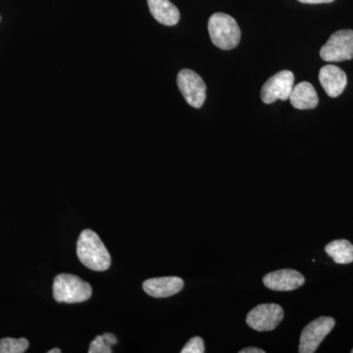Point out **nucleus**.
Returning a JSON list of instances; mask_svg holds the SVG:
<instances>
[{
    "label": "nucleus",
    "mask_w": 353,
    "mask_h": 353,
    "mask_svg": "<svg viewBox=\"0 0 353 353\" xmlns=\"http://www.w3.org/2000/svg\"><path fill=\"white\" fill-rule=\"evenodd\" d=\"M179 90L185 101L194 108H201L206 99V85L196 72L183 69L176 78Z\"/></svg>",
    "instance_id": "obj_7"
},
{
    "label": "nucleus",
    "mask_w": 353,
    "mask_h": 353,
    "mask_svg": "<svg viewBox=\"0 0 353 353\" xmlns=\"http://www.w3.org/2000/svg\"><path fill=\"white\" fill-rule=\"evenodd\" d=\"M208 31L211 41L220 50H233L240 43V27L236 20L228 14H213L209 18Z\"/></svg>",
    "instance_id": "obj_2"
},
{
    "label": "nucleus",
    "mask_w": 353,
    "mask_h": 353,
    "mask_svg": "<svg viewBox=\"0 0 353 353\" xmlns=\"http://www.w3.org/2000/svg\"><path fill=\"white\" fill-rule=\"evenodd\" d=\"M77 255L85 267L92 271H106L111 265V256L99 234L92 230H83L77 241Z\"/></svg>",
    "instance_id": "obj_1"
},
{
    "label": "nucleus",
    "mask_w": 353,
    "mask_h": 353,
    "mask_svg": "<svg viewBox=\"0 0 353 353\" xmlns=\"http://www.w3.org/2000/svg\"><path fill=\"white\" fill-rule=\"evenodd\" d=\"M301 3L306 4H321V3H331L334 0H299Z\"/></svg>",
    "instance_id": "obj_19"
},
{
    "label": "nucleus",
    "mask_w": 353,
    "mask_h": 353,
    "mask_svg": "<svg viewBox=\"0 0 353 353\" xmlns=\"http://www.w3.org/2000/svg\"><path fill=\"white\" fill-rule=\"evenodd\" d=\"M88 352L90 353H111L112 352V350H111L110 345H108V343L104 341L102 336H95L94 341L90 343V350H88Z\"/></svg>",
    "instance_id": "obj_17"
},
{
    "label": "nucleus",
    "mask_w": 353,
    "mask_h": 353,
    "mask_svg": "<svg viewBox=\"0 0 353 353\" xmlns=\"http://www.w3.org/2000/svg\"><path fill=\"white\" fill-rule=\"evenodd\" d=\"M29 347L27 339L6 338L0 340V353H23Z\"/></svg>",
    "instance_id": "obj_15"
},
{
    "label": "nucleus",
    "mask_w": 353,
    "mask_h": 353,
    "mask_svg": "<svg viewBox=\"0 0 353 353\" xmlns=\"http://www.w3.org/2000/svg\"><path fill=\"white\" fill-rule=\"evenodd\" d=\"M294 76L290 71H281L271 77L261 90V99L264 103H273L278 99L287 101L294 88Z\"/></svg>",
    "instance_id": "obj_8"
},
{
    "label": "nucleus",
    "mask_w": 353,
    "mask_h": 353,
    "mask_svg": "<svg viewBox=\"0 0 353 353\" xmlns=\"http://www.w3.org/2000/svg\"><path fill=\"white\" fill-rule=\"evenodd\" d=\"M290 99L292 106L299 110L314 109L319 102L314 87L308 82H301L294 87Z\"/></svg>",
    "instance_id": "obj_12"
},
{
    "label": "nucleus",
    "mask_w": 353,
    "mask_h": 353,
    "mask_svg": "<svg viewBox=\"0 0 353 353\" xmlns=\"http://www.w3.org/2000/svg\"><path fill=\"white\" fill-rule=\"evenodd\" d=\"M319 81L330 97H340L347 85V74L340 67L334 65L322 67L320 70Z\"/></svg>",
    "instance_id": "obj_10"
},
{
    "label": "nucleus",
    "mask_w": 353,
    "mask_h": 353,
    "mask_svg": "<svg viewBox=\"0 0 353 353\" xmlns=\"http://www.w3.org/2000/svg\"><path fill=\"white\" fill-rule=\"evenodd\" d=\"M320 57L324 61L341 62L353 58V31L341 30L334 32L322 46Z\"/></svg>",
    "instance_id": "obj_4"
},
{
    "label": "nucleus",
    "mask_w": 353,
    "mask_h": 353,
    "mask_svg": "<svg viewBox=\"0 0 353 353\" xmlns=\"http://www.w3.org/2000/svg\"><path fill=\"white\" fill-rule=\"evenodd\" d=\"M334 325L336 321L334 318L326 316H322L309 323L301 333L299 352L314 353L324 339L331 333Z\"/></svg>",
    "instance_id": "obj_6"
},
{
    "label": "nucleus",
    "mask_w": 353,
    "mask_h": 353,
    "mask_svg": "<svg viewBox=\"0 0 353 353\" xmlns=\"http://www.w3.org/2000/svg\"><path fill=\"white\" fill-rule=\"evenodd\" d=\"M265 287L276 292H290L299 289L305 283V279L299 272L292 269L271 272L263 278Z\"/></svg>",
    "instance_id": "obj_9"
},
{
    "label": "nucleus",
    "mask_w": 353,
    "mask_h": 353,
    "mask_svg": "<svg viewBox=\"0 0 353 353\" xmlns=\"http://www.w3.org/2000/svg\"><path fill=\"white\" fill-rule=\"evenodd\" d=\"M102 338H103L104 341H105L108 345H110V347L117 343V338H116L113 334L105 333L102 334Z\"/></svg>",
    "instance_id": "obj_18"
},
{
    "label": "nucleus",
    "mask_w": 353,
    "mask_h": 353,
    "mask_svg": "<svg viewBox=\"0 0 353 353\" xmlns=\"http://www.w3.org/2000/svg\"><path fill=\"white\" fill-rule=\"evenodd\" d=\"M143 288L148 296L162 299L180 292L183 288V281L179 277L148 279L143 282Z\"/></svg>",
    "instance_id": "obj_11"
},
{
    "label": "nucleus",
    "mask_w": 353,
    "mask_h": 353,
    "mask_svg": "<svg viewBox=\"0 0 353 353\" xmlns=\"http://www.w3.org/2000/svg\"><path fill=\"white\" fill-rule=\"evenodd\" d=\"M92 294V285L72 274H60L53 282V297L57 303H83Z\"/></svg>",
    "instance_id": "obj_3"
},
{
    "label": "nucleus",
    "mask_w": 353,
    "mask_h": 353,
    "mask_svg": "<svg viewBox=\"0 0 353 353\" xmlns=\"http://www.w3.org/2000/svg\"><path fill=\"white\" fill-rule=\"evenodd\" d=\"M48 353H61V350H59V348H53V350H48Z\"/></svg>",
    "instance_id": "obj_21"
},
{
    "label": "nucleus",
    "mask_w": 353,
    "mask_h": 353,
    "mask_svg": "<svg viewBox=\"0 0 353 353\" xmlns=\"http://www.w3.org/2000/svg\"><path fill=\"white\" fill-rule=\"evenodd\" d=\"M182 353H203L205 352L204 341L201 336H194L188 341L187 345L181 350Z\"/></svg>",
    "instance_id": "obj_16"
},
{
    "label": "nucleus",
    "mask_w": 353,
    "mask_h": 353,
    "mask_svg": "<svg viewBox=\"0 0 353 353\" xmlns=\"http://www.w3.org/2000/svg\"><path fill=\"white\" fill-rule=\"evenodd\" d=\"M284 319L282 306L275 303L259 304L246 316V324L257 332L275 330Z\"/></svg>",
    "instance_id": "obj_5"
},
{
    "label": "nucleus",
    "mask_w": 353,
    "mask_h": 353,
    "mask_svg": "<svg viewBox=\"0 0 353 353\" xmlns=\"http://www.w3.org/2000/svg\"><path fill=\"white\" fill-rule=\"evenodd\" d=\"M150 13L160 24L175 26L180 21V11L169 0H148Z\"/></svg>",
    "instance_id": "obj_13"
},
{
    "label": "nucleus",
    "mask_w": 353,
    "mask_h": 353,
    "mask_svg": "<svg viewBox=\"0 0 353 353\" xmlns=\"http://www.w3.org/2000/svg\"><path fill=\"white\" fill-rule=\"evenodd\" d=\"M325 252L338 264H350L353 262V245L347 240L332 241L325 248Z\"/></svg>",
    "instance_id": "obj_14"
},
{
    "label": "nucleus",
    "mask_w": 353,
    "mask_h": 353,
    "mask_svg": "<svg viewBox=\"0 0 353 353\" xmlns=\"http://www.w3.org/2000/svg\"><path fill=\"white\" fill-rule=\"evenodd\" d=\"M240 353H265L264 350L257 347H245L239 352Z\"/></svg>",
    "instance_id": "obj_20"
},
{
    "label": "nucleus",
    "mask_w": 353,
    "mask_h": 353,
    "mask_svg": "<svg viewBox=\"0 0 353 353\" xmlns=\"http://www.w3.org/2000/svg\"><path fill=\"white\" fill-rule=\"evenodd\" d=\"M352 352L353 353V350H352Z\"/></svg>",
    "instance_id": "obj_22"
}]
</instances>
